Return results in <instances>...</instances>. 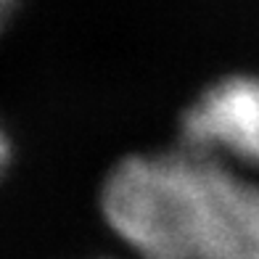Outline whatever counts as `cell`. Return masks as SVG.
Wrapping results in <instances>:
<instances>
[{"label":"cell","instance_id":"obj_2","mask_svg":"<svg viewBox=\"0 0 259 259\" xmlns=\"http://www.w3.org/2000/svg\"><path fill=\"white\" fill-rule=\"evenodd\" d=\"M183 146L228 154L259 169V77L211 85L183 116Z\"/></svg>","mask_w":259,"mask_h":259},{"label":"cell","instance_id":"obj_4","mask_svg":"<svg viewBox=\"0 0 259 259\" xmlns=\"http://www.w3.org/2000/svg\"><path fill=\"white\" fill-rule=\"evenodd\" d=\"M6 161H8V143H6V138H3V133H0V172H3V167H6Z\"/></svg>","mask_w":259,"mask_h":259},{"label":"cell","instance_id":"obj_1","mask_svg":"<svg viewBox=\"0 0 259 259\" xmlns=\"http://www.w3.org/2000/svg\"><path fill=\"white\" fill-rule=\"evenodd\" d=\"M101 206L140 259H259V185L209 151L124 159Z\"/></svg>","mask_w":259,"mask_h":259},{"label":"cell","instance_id":"obj_3","mask_svg":"<svg viewBox=\"0 0 259 259\" xmlns=\"http://www.w3.org/2000/svg\"><path fill=\"white\" fill-rule=\"evenodd\" d=\"M16 6H19V0H0V29L6 27V21L16 11Z\"/></svg>","mask_w":259,"mask_h":259}]
</instances>
